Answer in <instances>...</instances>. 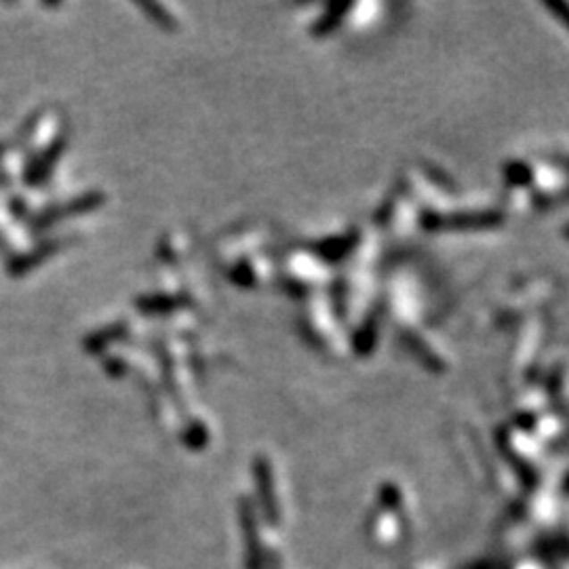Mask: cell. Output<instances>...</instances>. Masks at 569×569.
Segmentation results:
<instances>
[{
    "mask_svg": "<svg viewBox=\"0 0 569 569\" xmlns=\"http://www.w3.org/2000/svg\"><path fill=\"white\" fill-rule=\"evenodd\" d=\"M175 306H180V304L175 302L173 297H167V296H150V297H142V300L138 302V308L148 314L169 313V310H173Z\"/></svg>",
    "mask_w": 569,
    "mask_h": 569,
    "instance_id": "8",
    "label": "cell"
},
{
    "mask_svg": "<svg viewBox=\"0 0 569 569\" xmlns=\"http://www.w3.org/2000/svg\"><path fill=\"white\" fill-rule=\"evenodd\" d=\"M548 9L553 11V13L559 17V20L565 23V26L569 28V4H563V3H550Z\"/></svg>",
    "mask_w": 569,
    "mask_h": 569,
    "instance_id": "12",
    "label": "cell"
},
{
    "mask_svg": "<svg viewBox=\"0 0 569 569\" xmlns=\"http://www.w3.org/2000/svg\"><path fill=\"white\" fill-rule=\"evenodd\" d=\"M139 9L146 11V15H148L158 28H163V30H175V28H178V23H175L173 15L169 13L165 7H161V4H156V3H139Z\"/></svg>",
    "mask_w": 569,
    "mask_h": 569,
    "instance_id": "7",
    "label": "cell"
},
{
    "mask_svg": "<svg viewBox=\"0 0 569 569\" xmlns=\"http://www.w3.org/2000/svg\"><path fill=\"white\" fill-rule=\"evenodd\" d=\"M254 473H255V483H257V491H260V498H262V504L264 508H266V515L270 521H274V498H272V479H270V466L268 462L264 460V457H257L255 460V466H254Z\"/></svg>",
    "mask_w": 569,
    "mask_h": 569,
    "instance_id": "4",
    "label": "cell"
},
{
    "mask_svg": "<svg viewBox=\"0 0 569 569\" xmlns=\"http://www.w3.org/2000/svg\"><path fill=\"white\" fill-rule=\"evenodd\" d=\"M105 373L113 375V378H121L122 373H125V363H122L121 359H116V356H110L108 361H105Z\"/></svg>",
    "mask_w": 569,
    "mask_h": 569,
    "instance_id": "11",
    "label": "cell"
},
{
    "mask_svg": "<svg viewBox=\"0 0 569 569\" xmlns=\"http://www.w3.org/2000/svg\"><path fill=\"white\" fill-rule=\"evenodd\" d=\"M105 203V197L102 195V192L93 190V192H85L83 197L79 198H72V201L63 205V207H60V205H53V207H46L43 213L38 215L37 220H34L32 228L37 232L40 230H46V228H51L53 224H57L62 218H68V215H79V213H91V211H96L102 207V205Z\"/></svg>",
    "mask_w": 569,
    "mask_h": 569,
    "instance_id": "1",
    "label": "cell"
},
{
    "mask_svg": "<svg viewBox=\"0 0 569 569\" xmlns=\"http://www.w3.org/2000/svg\"><path fill=\"white\" fill-rule=\"evenodd\" d=\"M240 523H243V531L247 536V550H249V569H255V555H257V542H255V523L254 515H251V504L249 500H240Z\"/></svg>",
    "mask_w": 569,
    "mask_h": 569,
    "instance_id": "5",
    "label": "cell"
},
{
    "mask_svg": "<svg viewBox=\"0 0 569 569\" xmlns=\"http://www.w3.org/2000/svg\"><path fill=\"white\" fill-rule=\"evenodd\" d=\"M125 333V325H113V327H105V330L97 331L96 336H89L85 339V348L89 352H102L105 346L110 342H114L116 338H121Z\"/></svg>",
    "mask_w": 569,
    "mask_h": 569,
    "instance_id": "6",
    "label": "cell"
},
{
    "mask_svg": "<svg viewBox=\"0 0 569 569\" xmlns=\"http://www.w3.org/2000/svg\"><path fill=\"white\" fill-rule=\"evenodd\" d=\"M184 443L186 448L190 449H203L205 445L209 443V431L201 424V422H192L184 432Z\"/></svg>",
    "mask_w": 569,
    "mask_h": 569,
    "instance_id": "9",
    "label": "cell"
},
{
    "mask_svg": "<svg viewBox=\"0 0 569 569\" xmlns=\"http://www.w3.org/2000/svg\"><path fill=\"white\" fill-rule=\"evenodd\" d=\"M62 245H63V240H55V238L43 240V243H38L37 247H32L30 251H28V254L15 255L13 260L9 262L7 272L13 274V277H21V274L30 272L32 268H37L45 260H49V257L55 254L57 249H62Z\"/></svg>",
    "mask_w": 569,
    "mask_h": 569,
    "instance_id": "2",
    "label": "cell"
},
{
    "mask_svg": "<svg viewBox=\"0 0 569 569\" xmlns=\"http://www.w3.org/2000/svg\"><path fill=\"white\" fill-rule=\"evenodd\" d=\"M63 148H66V135L53 139V142L40 152V156L34 158V161L30 163V167H28L26 172V180L30 181V184H40V181L49 178L53 167H55V163L60 161L63 155Z\"/></svg>",
    "mask_w": 569,
    "mask_h": 569,
    "instance_id": "3",
    "label": "cell"
},
{
    "mask_svg": "<svg viewBox=\"0 0 569 569\" xmlns=\"http://www.w3.org/2000/svg\"><path fill=\"white\" fill-rule=\"evenodd\" d=\"M230 279L240 287H249L251 283H254V272H251L249 264H243V262L237 264V266L230 270Z\"/></svg>",
    "mask_w": 569,
    "mask_h": 569,
    "instance_id": "10",
    "label": "cell"
}]
</instances>
